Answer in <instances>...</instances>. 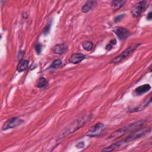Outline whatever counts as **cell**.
Wrapping results in <instances>:
<instances>
[{
	"label": "cell",
	"mask_w": 152,
	"mask_h": 152,
	"mask_svg": "<svg viewBox=\"0 0 152 152\" xmlns=\"http://www.w3.org/2000/svg\"><path fill=\"white\" fill-rule=\"evenodd\" d=\"M68 47L64 43H61L56 45L53 48V52L58 55H61L67 50Z\"/></svg>",
	"instance_id": "cell-10"
},
{
	"label": "cell",
	"mask_w": 152,
	"mask_h": 152,
	"mask_svg": "<svg viewBox=\"0 0 152 152\" xmlns=\"http://www.w3.org/2000/svg\"><path fill=\"white\" fill-rule=\"evenodd\" d=\"M151 88V87L149 84H143L142 86H140L138 87H137L134 91L135 92L136 94L137 95H141L147 91H148L150 90V89Z\"/></svg>",
	"instance_id": "cell-12"
},
{
	"label": "cell",
	"mask_w": 152,
	"mask_h": 152,
	"mask_svg": "<svg viewBox=\"0 0 152 152\" xmlns=\"http://www.w3.org/2000/svg\"><path fill=\"white\" fill-rule=\"evenodd\" d=\"M150 71H152V66H151V69H150Z\"/></svg>",
	"instance_id": "cell-22"
},
{
	"label": "cell",
	"mask_w": 152,
	"mask_h": 152,
	"mask_svg": "<svg viewBox=\"0 0 152 152\" xmlns=\"http://www.w3.org/2000/svg\"><path fill=\"white\" fill-rule=\"evenodd\" d=\"M151 102H152V96L150 97V99H149V100L148 101V102L146 103V104L148 105L149 103H151Z\"/></svg>",
	"instance_id": "cell-21"
},
{
	"label": "cell",
	"mask_w": 152,
	"mask_h": 152,
	"mask_svg": "<svg viewBox=\"0 0 152 152\" xmlns=\"http://www.w3.org/2000/svg\"><path fill=\"white\" fill-rule=\"evenodd\" d=\"M23 123V121L18 117L11 118L6 121V122H5L2 126V130H7L8 129L14 128L21 125Z\"/></svg>",
	"instance_id": "cell-4"
},
{
	"label": "cell",
	"mask_w": 152,
	"mask_h": 152,
	"mask_svg": "<svg viewBox=\"0 0 152 152\" xmlns=\"http://www.w3.org/2000/svg\"><path fill=\"white\" fill-rule=\"evenodd\" d=\"M90 118L91 116L89 115H83L79 117L62 131V132H61L62 137L65 136L69 134H71L73 132L77 131V129H80L83 125L86 124L90 120Z\"/></svg>",
	"instance_id": "cell-1"
},
{
	"label": "cell",
	"mask_w": 152,
	"mask_h": 152,
	"mask_svg": "<svg viewBox=\"0 0 152 152\" xmlns=\"http://www.w3.org/2000/svg\"><path fill=\"white\" fill-rule=\"evenodd\" d=\"M28 65V61L27 60L22 59V60L20 61V62H18V64L17 65V70L18 72H22L27 68Z\"/></svg>",
	"instance_id": "cell-13"
},
{
	"label": "cell",
	"mask_w": 152,
	"mask_h": 152,
	"mask_svg": "<svg viewBox=\"0 0 152 152\" xmlns=\"http://www.w3.org/2000/svg\"><path fill=\"white\" fill-rule=\"evenodd\" d=\"M147 19L150 20H152V11H150L148 13V14L147 15Z\"/></svg>",
	"instance_id": "cell-20"
},
{
	"label": "cell",
	"mask_w": 152,
	"mask_h": 152,
	"mask_svg": "<svg viewBox=\"0 0 152 152\" xmlns=\"http://www.w3.org/2000/svg\"><path fill=\"white\" fill-rule=\"evenodd\" d=\"M115 43H116V40H115V39L111 40V41L110 42V43L106 46V50H110L113 48V46L115 45Z\"/></svg>",
	"instance_id": "cell-18"
},
{
	"label": "cell",
	"mask_w": 152,
	"mask_h": 152,
	"mask_svg": "<svg viewBox=\"0 0 152 152\" xmlns=\"http://www.w3.org/2000/svg\"><path fill=\"white\" fill-rule=\"evenodd\" d=\"M124 16H125L124 14H121V15H119L117 16V17L115 18V22H118V21H121V20L124 18Z\"/></svg>",
	"instance_id": "cell-19"
},
{
	"label": "cell",
	"mask_w": 152,
	"mask_h": 152,
	"mask_svg": "<svg viewBox=\"0 0 152 152\" xmlns=\"http://www.w3.org/2000/svg\"><path fill=\"white\" fill-rule=\"evenodd\" d=\"M62 60L60 59H58L55 60L52 62L50 66L53 68H58L61 67V66L62 65Z\"/></svg>",
	"instance_id": "cell-17"
},
{
	"label": "cell",
	"mask_w": 152,
	"mask_h": 152,
	"mask_svg": "<svg viewBox=\"0 0 152 152\" xmlns=\"http://www.w3.org/2000/svg\"><path fill=\"white\" fill-rule=\"evenodd\" d=\"M139 45H140L139 43H135V44L132 45L131 46L129 47L125 50H124L121 54H120L119 55L116 56L114 59H113L110 61V62L113 63V64H116V63H119V62L122 61L126 57H128L129 55H131L137 48V47Z\"/></svg>",
	"instance_id": "cell-3"
},
{
	"label": "cell",
	"mask_w": 152,
	"mask_h": 152,
	"mask_svg": "<svg viewBox=\"0 0 152 152\" xmlns=\"http://www.w3.org/2000/svg\"><path fill=\"white\" fill-rule=\"evenodd\" d=\"M142 125V122L141 121H138L137 122H135V123H134V124L130 125L129 126H125L122 128H121V129L115 131L113 134H112L108 137V139L109 140H113V139L118 138L120 137L121 136H122V135L125 134L126 132H128L131 129H135L136 128H138L140 127Z\"/></svg>",
	"instance_id": "cell-2"
},
{
	"label": "cell",
	"mask_w": 152,
	"mask_h": 152,
	"mask_svg": "<svg viewBox=\"0 0 152 152\" xmlns=\"http://www.w3.org/2000/svg\"><path fill=\"white\" fill-rule=\"evenodd\" d=\"M104 126L102 123H98L91 127L87 132V135L90 137L97 136L104 129Z\"/></svg>",
	"instance_id": "cell-6"
},
{
	"label": "cell",
	"mask_w": 152,
	"mask_h": 152,
	"mask_svg": "<svg viewBox=\"0 0 152 152\" xmlns=\"http://www.w3.org/2000/svg\"><path fill=\"white\" fill-rule=\"evenodd\" d=\"M146 4H147V2L142 1L138 2L135 5H134V6L132 7L131 10L132 15L135 18L138 17L145 9L146 7Z\"/></svg>",
	"instance_id": "cell-5"
},
{
	"label": "cell",
	"mask_w": 152,
	"mask_h": 152,
	"mask_svg": "<svg viewBox=\"0 0 152 152\" xmlns=\"http://www.w3.org/2000/svg\"><path fill=\"white\" fill-rule=\"evenodd\" d=\"M84 58V55L82 53H74L69 58V61L74 64H77L83 61Z\"/></svg>",
	"instance_id": "cell-9"
},
{
	"label": "cell",
	"mask_w": 152,
	"mask_h": 152,
	"mask_svg": "<svg viewBox=\"0 0 152 152\" xmlns=\"http://www.w3.org/2000/svg\"><path fill=\"white\" fill-rule=\"evenodd\" d=\"M113 31L120 40H124L128 36L129 31L122 27H117L113 29Z\"/></svg>",
	"instance_id": "cell-7"
},
{
	"label": "cell",
	"mask_w": 152,
	"mask_h": 152,
	"mask_svg": "<svg viewBox=\"0 0 152 152\" xmlns=\"http://www.w3.org/2000/svg\"><path fill=\"white\" fill-rule=\"evenodd\" d=\"M93 44L90 41H86L83 43V48L86 50H91L93 48Z\"/></svg>",
	"instance_id": "cell-16"
},
{
	"label": "cell",
	"mask_w": 152,
	"mask_h": 152,
	"mask_svg": "<svg viewBox=\"0 0 152 152\" xmlns=\"http://www.w3.org/2000/svg\"><path fill=\"white\" fill-rule=\"evenodd\" d=\"M125 139H123L121 141H118L115 143H113L111 145L109 146V147H105L104 148L102 149V152H110L115 149H117L118 148L121 147L122 145H123L124 144L126 143V141L125 140Z\"/></svg>",
	"instance_id": "cell-8"
},
{
	"label": "cell",
	"mask_w": 152,
	"mask_h": 152,
	"mask_svg": "<svg viewBox=\"0 0 152 152\" xmlns=\"http://www.w3.org/2000/svg\"><path fill=\"white\" fill-rule=\"evenodd\" d=\"M96 1H88L86 2V4L82 7L81 11L82 12L86 13L90 10H91L96 5Z\"/></svg>",
	"instance_id": "cell-11"
},
{
	"label": "cell",
	"mask_w": 152,
	"mask_h": 152,
	"mask_svg": "<svg viewBox=\"0 0 152 152\" xmlns=\"http://www.w3.org/2000/svg\"><path fill=\"white\" fill-rule=\"evenodd\" d=\"M47 84H48V81L46 80V79L44 77H40L37 80L36 83V86L39 88H42L46 86Z\"/></svg>",
	"instance_id": "cell-15"
},
{
	"label": "cell",
	"mask_w": 152,
	"mask_h": 152,
	"mask_svg": "<svg viewBox=\"0 0 152 152\" xmlns=\"http://www.w3.org/2000/svg\"><path fill=\"white\" fill-rule=\"evenodd\" d=\"M125 2L126 1L123 0H115L112 1L111 7L113 10H118L124 5Z\"/></svg>",
	"instance_id": "cell-14"
}]
</instances>
